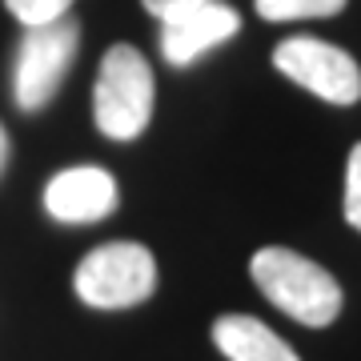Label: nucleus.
<instances>
[{
  "instance_id": "nucleus-1",
  "label": "nucleus",
  "mask_w": 361,
  "mask_h": 361,
  "mask_svg": "<svg viewBox=\"0 0 361 361\" xmlns=\"http://www.w3.org/2000/svg\"><path fill=\"white\" fill-rule=\"evenodd\" d=\"M253 281L281 313H289L293 322L310 325V329H325L337 322L341 313V285L334 281V273L322 269L317 261L301 257L285 245H269L253 253Z\"/></svg>"
},
{
  "instance_id": "nucleus-2",
  "label": "nucleus",
  "mask_w": 361,
  "mask_h": 361,
  "mask_svg": "<svg viewBox=\"0 0 361 361\" xmlns=\"http://www.w3.org/2000/svg\"><path fill=\"white\" fill-rule=\"evenodd\" d=\"M153 68L133 44H113L104 52L97 92H92V116L97 129L113 141L141 137L149 116H153Z\"/></svg>"
},
{
  "instance_id": "nucleus-3",
  "label": "nucleus",
  "mask_w": 361,
  "mask_h": 361,
  "mask_svg": "<svg viewBox=\"0 0 361 361\" xmlns=\"http://www.w3.org/2000/svg\"><path fill=\"white\" fill-rule=\"evenodd\" d=\"M73 289L92 310H129L157 289V261L137 241H109L77 265Z\"/></svg>"
},
{
  "instance_id": "nucleus-4",
  "label": "nucleus",
  "mask_w": 361,
  "mask_h": 361,
  "mask_svg": "<svg viewBox=\"0 0 361 361\" xmlns=\"http://www.w3.org/2000/svg\"><path fill=\"white\" fill-rule=\"evenodd\" d=\"M77 40H80V28L68 16L25 32L20 52H16V77H13L16 104L25 113H37L56 97V89L65 85L68 68L77 61Z\"/></svg>"
},
{
  "instance_id": "nucleus-5",
  "label": "nucleus",
  "mask_w": 361,
  "mask_h": 361,
  "mask_svg": "<svg viewBox=\"0 0 361 361\" xmlns=\"http://www.w3.org/2000/svg\"><path fill=\"white\" fill-rule=\"evenodd\" d=\"M277 73L310 89L329 104H357L361 101V68L345 49L325 44L317 37H289L273 52Z\"/></svg>"
},
{
  "instance_id": "nucleus-6",
  "label": "nucleus",
  "mask_w": 361,
  "mask_h": 361,
  "mask_svg": "<svg viewBox=\"0 0 361 361\" xmlns=\"http://www.w3.org/2000/svg\"><path fill=\"white\" fill-rule=\"evenodd\" d=\"M241 16L233 13L229 4L221 0H193V4H180L169 16H161V52H165L169 65H193L201 52L225 44L229 37H237Z\"/></svg>"
},
{
  "instance_id": "nucleus-7",
  "label": "nucleus",
  "mask_w": 361,
  "mask_h": 361,
  "mask_svg": "<svg viewBox=\"0 0 361 361\" xmlns=\"http://www.w3.org/2000/svg\"><path fill=\"white\" fill-rule=\"evenodd\" d=\"M44 209L49 217L65 225H92L104 221L116 209V180L97 165H77L65 169L49 180L44 189Z\"/></svg>"
},
{
  "instance_id": "nucleus-8",
  "label": "nucleus",
  "mask_w": 361,
  "mask_h": 361,
  "mask_svg": "<svg viewBox=\"0 0 361 361\" xmlns=\"http://www.w3.org/2000/svg\"><path fill=\"white\" fill-rule=\"evenodd\" d=\"M213 341L229 361H301L265 322L245 313H225L213 322Z\"/></svg>"
},
{
  "instance_id": "nucleus-9",
  "label": "nucleus",
  "mask_w": 361,
  "mask_h": 361,
  "mask_svg": "<svg viewBox=\"0 0 361 361\" xmlns=\"http://www.w3.org/2000/svg\"><path fill=\"white\" fill-rule=\"evenodd\" d=\"M345 0H257V13L265 20H310V16H337Z\"/></svg>"
},
{
  "instance_id": "nucleus-10",
  "label": "nucleus",
  "mask_w": 361,
  "mask_h": 361,
  "mask_svg": "<svg viewBox=\"0 0 361 361\" xmlns=\"http://www.w3.org/2000/svg\"><path fill=\"white\" fill-rule=\"evenodd\" d=\"M4 4L25 28L52 25V20L68 16V8H73V0H4Z\"/></svg>"
},
{
  "instance_id": "nucleus-11",
  "label": "nucleus",
  "mask_w": 361,
  "mask_h": 361,
  "mask_svg": "<svg viewBox=\"0 0 361 361\" xmlns=\"http://www.w3.org/2000/svg\"><path fill=\"white\" fill-rule=\"evenodd\" d=\"M345 221L361 233V145H353L345 169Z\"/></svg>"
},
{
  "instance_id": "nucleus-12",
  "label": "nucleus",
  "mask_w": 361,
  "mask_h": 361,
  "mask_svg": "<svg viewBox=\"0 0 361 361\" xmlns=\"http://www.w3.org/2000/svg\"><path fill=\"white\" fill-rule=\"evenodd\" d=\"M141 4L157 16V20H161V16H169L173 8H180V4H193V0H141Z\"/></svg>"
},
{
  "instance_id": "nucleus-13",
  "label": "nucleus",
  "mask_w": 361,
  "mask_h": 361,
  "mask_svg": "<svg viewBox=\"0 0 361 361\" xmlns=\"http://www.w3.org/2000/svg\"><path fill=\"white\" fill-rule=\"evenodd\" d=\"M4 161H8V137H4V129H0V169H4Z\"/></svg>"
}]
</instances>
